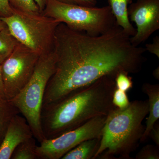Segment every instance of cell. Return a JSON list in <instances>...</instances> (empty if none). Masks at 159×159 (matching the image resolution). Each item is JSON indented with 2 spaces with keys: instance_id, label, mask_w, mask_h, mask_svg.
<instances>
[{
  "instance_id": "6da1fadb",
  "label": "cell",
  "mask_w": 159,
  "mask_h": 159,
  "mask_svg": "<svg viewBox=\"0 0 159 159\" xmlns=\"http://www.w3.org/2000/svg\"><path fill=\"white\" fill-rule=\"evenodd\" d=\"M53 51L55 70L46 88L43 105L56 102L103 76L139 73L146 61L145 48L134 46L116 25L104 34L91 36L63 23L56 29Z\"/></svg>"
},
{
  "instance_id": "7a4b0ae2",
  "label": "cell",
  "mask_w": 159,
  "mask_h": 159,
  "mask_svg": "<svg viewBox=\"0 0 159 159\" xmlns=\"http://www.w3.org/2000/svg\"><path fill=\"white\" fill-rule=\"evenodd\" d=\"M115 78L103 76L85 87L44 106L41 123L45 139H54L116 108L112 103Z\"/></svg>"
},
{
  "instance_id": "3957f363",
  "label": "cell",
  "mask_w": 159,
  "mask_h": 159,
  "mask_svg": "<svg viewBox=\"0 0 159 159\" xmlns=\"http://www.w3.org/2000/svg\"><path fill=\"white\" fill-rule=\"evenodd\" d=\"M148 100H135L124 109L116 107L107 116L100 145L94 159H130L144 134Z\"/></svg>"
},
{
  "instance_id": "277c9868",
  "label": "cell",
  "mask_w": 159,
  "mask_h": 159,
  "mask_svg": "<svg viewBox=\"0 0 159 159\" xmlns=\"http://www.w3.org/2000/svg\"><path fill=\"white\" fill-rule=\"evenodd\" d=\"M56 57L53 50L39 56L29 82L11 99L13 105L25 117L34 139L40 143L44 140L41 123V114L46 88L55 70Z\"/></svg>"
},
{
  "instance_id": "5b68a950",
  "label": "cell",
  "mask_w": 159,
  "mask_h": 159,
  "mask_svg": "<svg viewBox=\"0 0 159 159\" xmlns=\"http://www.w3.org/2000/svg\"><path fill=\"white\" fill-rule=\"evenodd\" d=\"M12 9L11 15L0 18L17 41L39 56L53 51L55 32L60 23L41 12Z\"/></svg>"
},
{
  "instance_id": "8992f818",
  "label": "cell",
  "mask_w": 159,
  "mask_h": 159,
  "mask_svg": "<svg viewBox=\"0 0 159 159\" xmlns=\"http://www.w3.org/2000/svg\"><path fill=\"white\" fill-rule=\"evenodd\" d=\"M41 13L65 24L73 30L91 36L104 34L116 25L109 6L97 8L47 0Z\"/></svg>"
},
{
  "instance_id": "52a82bcc",
  "label": "cell",
  "mask_w": 159,
  "mask_h": 159,
  "mask_svg": "<svg viewBox=\"0 0 159 159\" xmlns=\"http://www.w3.org/2000/svg\"><path fill=\"white\" fill-rule=\"evenodd\" d=\"M39 56L19 43L9 57L1 65L7 100L13 99L29 82Z\"/></svg>"
},
{
  "instance_id": "ba28073f",
  "label": "cell",
  "mask_w": 159,
  "mask_h": 159,
  "mask_svg": "<svg viewBox=\"0 0 159 159\" xmlns=\"http://www.w3.org/2000/svg\"><path fill=\"white\" fill-rule=\"evenodd\" d=\"M107 116H99L90 119L77 128L59 136L45 139L37 145L38 159H61L66 153L85 140L101 138Z\"/></svg>"
},
{
  "instance_id": "9c48e42d",
  "label": "cell",
  "mask_w": 159,
  "mask_h": 159,
  "mask_svg": "<svg viewBox=\"0 0 159 159\" xmlns=\"http://www.w3.org/2000/svg\"><path fill=\"white\" fill-rule=\"evenodd\" d=\"M129 17L136 26V33L130 37L134 46L145 42L159 29V0H137L128 8Z\"/></svg>"
},
{
  "instance_id": "30bf717a",
  "label": "cell",
  "mask_w": 159,
  "mask_h": 159,
  "mask_svg": "<svg viewBox=\"0 0 159 159\" xmlns=\"http://www.w3.org/2000/svg\"><path fill=\"white\" fill-rule=\"evenodd\" d=\"M33 136L30 125L24 116L16 115L9 123L0 145V159H11L16 148Z\"/></svg>"
},
{
  "instance_id": "8fae6325",
  "label": "cell",
  "mask_w": 159,
  "mask_h": 159,
  "mask_svg": "<svg viewBox=\"0 0 159 159\" xmlns=\"http://www.w3.org/2000/svg\"><path fill=\"white\" fill-rule=\"evenodd\" d=\"M142 92L148 96V116L146 122L144 134L140 142H144L148 138V135L154 125L159 119V84H143Z\"/></svg>"
},
{
  "instance_id": "7c38bea8",
  "label": "cell",
  "mask_w": 159,
  "mask_h": 159,
  "mask_svg": "<svg viewBox=\"0 0 159 159\" xmlns=\"http://www.w3.org/2000/svg\"><path fill=\"white\" fill-rule=\"evenodd\" d=\"M109 6L116 20L118 26L130 37L136 33V29L129 21L128 13L129 6L133 0H107Z\"/></svg>"
},
{
  "instance_id": "4fadbf2b",
  "label": "cell",
  "mask_w": 159,
  "mask_h": 159,
  "mask_svg": "<svg viewBox=\"0 0 159 159\" xmlns=\"http://www.w3.org/2000/svg\"><path fill=\"white\" fill-rule=\"evenodd\" d=\"M101 138L85 140L71 149L62 159H93L100 145Z\"/></svg>"
},
{
  "instance_id": "5bb4252c",
  "label": "cell",
  "mask_w": 159,
  "mask_h": 159,
  "mask_svg": "<svg viewBox=\"0 0 159 159\" xmlns=\"http://www.w3.org/2000/svg\"><path fill=\"white\" fill-rule=\"evenodd\" d=\"M20 112L11 101L0 99V145L11 119Z\"/></svg>"
},
{
  "instance_id": "9a60e30c",
  "label": "cell",
  "mask_w": 159,
  "mask_h": 159,
  "mask_svg": "<svg viewBox=\"0 0 159 159\" xmlns=\"http://www.w3.org/2000/svg\"><path fill=\"white\" fill-rule=\"evenodd\" d=\"M18 43L7 26L0 30V65L9 57Z\"/></svg>"
},
{
  "instance_id": "2e32d148",
  "label": "cell",
  "mask_w": 159,
  "mask_h": 159,
  "mask_svg": "<svg viewBox=\"0 0 159 159\" xmlns=\"http://www.w3.org/2000/svg\"><path fill=\"white\" fill-rule=\"evenodd\" d=\"M35 140L34 137H32L20 144L15 149L11 159H37Z\"/></svg>"
},
{
  "instance_id": "e0dca14e",
  "label": "cell",
  "mask_w": 159,
  "mask_h": 159,
  "mask_svg": "<svg viewBox=\"0 0 159 159\" xmlns=\"http://www.w3.org/2000/svg\"><path fill=\"white\" fill-rule=\"evenodd\" d=\"M10 6L14 9L30 12H40L34 0H8Z\"/></svg>"
},
{
  "instance_id": "ac0fdd59",
  "label": "cell",
  "mask_w": 159,
  "mask_h": 159,
  "mask_svg": "<svg viewBox=\"0 0 159 159\" xmlns=\"http://www.w3.org/2000/svg\"><path fill=\"white\" fill-rule=\"evenodd\" d=\"M136 159H159V147L147 145L141 148L135 156Z\"/></svg>"
},
{
  "instance_id": "d6986e66",
  "label": "cell",
  "mask_w": 159,
  "mask_h": 159,
  "mask_svg": "<svg viewBox=\"0 0 159 159\" xmlns=\"http://www.w3.org/2000/svg\"><path fill=\"white\" fill-rule=\"evenodd\" d=\"M115 81L116 88L125 92L132 88L133 85L132 78L129 76V74L125 72L117 74Z\"/></svg>"
},
{
  "instance_id": "ffe728a7",
  "label": "cell",
  "mask_w": 159,
  "mask_h": 159,
  "mask_svg": "<svg viewBox=\"0 0 159 159\" xmlns=\"http://www.w3.org/2000/svg\"><path fill=\"white\" fill-rule=\"evenodd\" d=\"M112 103L117 108L124 109L128 107L130 102L126 92L116 88L113 94Z\"/></svg>"
},
{
  "instance_id": "44dd1931",
  "label": "cell",
  "mask_w": 159,
  "mask_h": 159,
  "mask_svg": "<svg viewBox=\"0 0 159 159\" xmlns=\"http://www.w3.org/2000/svg\"><path fill=\"white\" fill-rule=\"evenodd\" d=\"M61 2L72 5H79L87 6V7H95L97 4V0H56Z\"/></svg>"
},
{
  "instance_id": "7402d4cb",
  "label": "cell",
  "mask_w": 159,
  "mask_h": 159,
  "mask_svg": "<svg viewBox=\"0 0 159 159\" xmlns=\"http://www.w3.org/2000/svg\"><path fill=\"white\" fill-rule=\"evenodd\" d=\"M13 9L8 0H0V17H7L12 14Z\"/></svg>"
},
{
  "instance_id": "603a6c76",
  "label": "cell",
  "mask_w": 159,
  "mask_h": 159,
  "mask_svg": "<svg viewBox=\"0 0 159 159\" xmlns=\"http://www.w3.org/2000/svg\"><path fill=\"white\" fill-rule=\"evenodd\" d=\"M145 50L149 53L156 55L159 58V36H156L153 38L151 43L145 45Z\"/></svg>"
},
{
  "instance_id": "cb8c5ba5",
  "label": "cell",
  "mask_w": 159,
  "mask_h": 159,
  "mask_svg": "<svg viewBox=\"0 0 159 159\" xmlns=\"http://www.w3.org/2000/svg\"><path fill=\"white\" fill-rule=\"evenodd\" d=\"M155 145L159 147V122L158 120L154 125L148 135Z\"/></svg>"
},
{
  "instance_id": "d4e9b609",
  "label": "cell",
  "mask_w": 159,
  "mask_h": 159,
  "mask_svg": "<svg viewBox=\"0 0 159 159\" xmlns=\"http://www.w3.org/2000/svg\"><path fill=\"white\" fill-rule=\"evenodd\" d=\"M0 99H6L2 77L1 65H0Z\"/></svg>"
},
{
  "instance_id": "484cf974",
  "label": "cell",
  "mask_w": 159,
  "mask_h": 159,
  "mask_svg": "<svg viewBox=\"0 0 159 159\" xmlns=\"http://www.w3.org/2000/svg\"><path fill=\"white\" fill-rule=\"evenodd\" d=\"M34 1L37 4V6L39 8L40 11L41 13L45 7L47 0H34Z\"/></svg>"
},
{
  "instance_id": "4316f807",
  "label": "cell",
  "mask_w": 159,
  "mask_h": 159,
  "mask_svg": "<svg viewBox=\"0 0 159 159\" xmlns=\"http://www.w3.org/2000/svg\"><path fill=\"white\" fill-rule=\"evenodd\" d=\"M152 75L155 79L159 80V67L158 66L157 68L154 70L152 72Z\"/></svg>"
},
{
  "instance_id": "83f0119b",
  "label": "cell",
  "mask_w": 159,
  "mask_h": 159,
  "mask_svg": "<svg viewBox=\"0 0 159 159\" xmlns=\"http://www.w3.org/2000/svg\"><path fill=\"white\" fill-rule=\"evenodd\" d=\"M6 27V24H5V23L0 18V30L5 29Z\"/></svg>"
}]
</instances>
